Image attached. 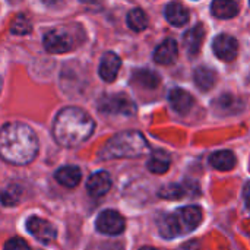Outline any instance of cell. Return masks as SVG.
<instances>
[{
    "instance_id": "obj_32",
    "label": "cell",
    "mask_w": 250,
    "mask_h": 250,
    "mask_svg": "<svg viewBox=\"0 0 250 250\" xmlns=\"http://www.w3.org/2000/svg\"><path fill=\"white\" fill-rule=\"evenodd\" d=\"M0 88H1V79H0Z\"/></svg>"
},
{
    "instance_id": "obj_6",
    "label": "cell",
    "mask_w": 250,
    "mask_h": 250,
    "mask_svg": "<svg viewBox=\"0 0 250 250\" xmlns=\"http://www.w3.org/2000/svg\"><path fill=\"white\" fill-rule=\"evenodd\" d=\"M95 227L103 234L117 236V234L123 233V230H125V218L119 212L107 209L98 215V218L95 221Z\"/></svg>"
},
{
    "instance_id": "obj_4",
    "label": "cell",
    "mask_w": 250,
    "mask_h": 250,
    "mask_svg": "<svg viewBox=\"0 0 250 250\" xmlns=\"http://www.w3.org/2000/svg\"><path fill=\"white\" fill-rule=\"evenodd\" d=\"M98 108L100 111L107 114H123V116H132L136 111L135 103L125 94L103 97L98 103Z\"/></svg>"
},
{
    "instance_id": "obj_25",
    "label": "cell",
    "mask_w": 250,
    "mask_h": 250,
    "mask_svg": "<svg viewBox=\"0 0 250 250\" xmlns=\"http://www.w3.org/2000/svg\"><path fill=\"white\" fill-rule=\"evenodd\" d=\"M160 198L163 199H170V201H176V199H180L185 196V189L180 186V185H176V183H171V185H166L164 188L160 189L158 192Z\"/></svg>"
},
{
    "instance_id": "obj_31",
    "label": "cell",
    "mask_w": 250,
    "mask_h": 250,
    "mask_svg": "<svg viewBox=\"0 0 250 250\" xmlns=\"http://www.w3.org/2000/svg\"><path fill=\"white\" fill-rule=\"evenodd\" d=\"M141 250H157V249H154V248H142Z\"/></svg>"
},
{
    "instance_id": "obj_5",
    "label": "cell",
    "mask_w": 250,
    "mask_h": 250,
    "mask_svg": "<svg viewBox=\"0 0 250 250\" xmlns=\"http://www.w3.org/2000/svg\"><path fill=\"white\" fill-rule=\"evenodd\" d=\"M42 42H44V48L53 54L67 53L73 48V40H72L70 34L67 31H63V29L48 31L44 35Z\"/></svg>"
},
{
    "instance_id": "obj_28",
    "label": "cell",
    "mask_w": 250,
    "mask_h": 250,
    "mask_svg": "<svg viewBox=\"0 0 250 250\" xmlns=\"http://www.w3.org/2000/svg\"><path fill=\"white\" fill-rule=\"evenodd\" d=\"M239 104V101L234 98V97H231V95H224V97H221L220 100H218V107L220 108H223V110H233V105L236 107Z\"/></svg>"
},
{
    "instance_id": "obj_3",
    "label": "cell",
    "mask_w": 250,
    "mask_h": 250,
    "mask_svg": "<svg viewBox=\"0 0 250 250\" xmlns=\"http://www.w3.org/2000/svg\"><path fill=\"white\" fill-rule=\"evenodd\" d=\"M149 149L146 139L142 133L130 130L113 136L104 146V158H138Z\"/></svg>"
},
{
    "instance_id": "obj_12",
    "label": "cell",
    "mask_w": 250,
    "mask_h": 250,
    "mask_svg": "<svg viewBox=\"0 0 250 250\" xmlns=\"http://www.w3.org/2000/svg\"><path fill=\"white\" fill-rule=\"evenodd\" d=\"M168 103L171 105V108L179 113V114H188L193 105V97L180 88H174L170 91L168 94Z\"/></svg>"
},
{
    "instance_id": "obj_21",
    "label": "cell",
    "mask_w": 250,
    "mask_h": 250,
    "mask_svg": "<svg viewBox=\"0 0 250 250\" xmlns=\"http://www.w3.org/2000/svg\"><path fill=\"white\" fill-rule=\"evenodd\" d=\"M133 82H136L144 88L154 89L160 85V76L149 69H141L133 73Z\"/></svg>"
},
{
    "instance_id": "obj_7",
    "label": "cell",
    "mask_w": 250,
    "mask_h": 250,
    "mask_svg": "<svg viewBox=\"0 0 250 250\" xmlns=\"http://www.w3.org/2000/svg\"><path fill=\"white\" fill-rule=\"evenodd\" d=\"M176 221L180 230V234H188L198 229L202 223V211L198 207H185L176 214Z\"/></svg>"
},
{
    "instance_id": "obj_10",
    "label": "cell",
    "mask_w": 250,
    "mask_h": 250,
    "mask_svg": "<svg viewBox=\"0 0 250 250\" xmlns=\"http://www.w3.org/2000/svg\"><path fill=\"white\" fill-rule=\"evenodd\" d=\"M120 66H122L120 57L113 51H107L103 56L101 63H100V69H98L101 79L105 82H113L119 75Z\"/></svg>"
},
{
    "instance_id": "obj_15",
    "label": "cell",
    "mask_w": 250,
    "mask_h": 250,
    "mask_svg": "<svg viewBox=\"0 0 250 250\" xmlns=\"http://www.w3.org/2000/svg\"><path fill=\"white\" fill-rule=\"evenodd\" d=\"M54 177L59 182V185L72 189V188H76L81 183L82 173L76 166H64V167H62V168H59L56 171Z\"/></svg>"
},
{
    "instance_id": "obj_18",
    "label": "cell",
    "mask_w": 250,
    "mask_h": 250,
    "mask_svg": "<svg viewBox=\"0 0 250 250\" xmlns=\"http://www.w3.org/2000/svg\"><path fill=\"white\" fill-rule=\"evenodd\" d=\"M170 155L164 151H154L146 163V167L151 173L155 174H164L168 168H170Z\"/></svg>"
},
{
    "instance_id": "obj_30",
    "label": "cell",
    "mask_w": 250,
    "mask_h": 250,
    "mask_svg": "<svg viewBox=\"0 0 250 250\" xmlns=\"http://www.w3.org/2000/svg\"><path fill=\"white\" fill-rule=\"evenodd\" d=\"M44 4H47V6H54V4H57V3H60L62 0H41Z\"/></svg>"
},
{
    "instance_id": "obj_29",
    "label": "cell",
    "mask_w": 250,
    "mask_h": 250,
    "mask_svg": "<svg viewBox=\"0 0 250 250\" xmlns=\"http://www.w3.org/2000/svg\"><path fill=\"white\" fill-rule=\"evenodd\" d=\"M243 199H245L246 208L250 211V182L245 186V189H243Z\"/></svg>"
},
{
    "instance_id": "obj_9",
    "label": "cell",
    "mask_w": 250,
    "mask_h": 250,
    "mask_svg": "<svg viewBox=\"0 0 250 250\" xmlns=\"http://www.w3.org/2000/svg\"><path fill=\"white\" fill-rule=\"evenodd\" d=\"M214 53L215 56L223 60V62H231L236 59L237 53H239V42L234 37L227 35V34H221L214 40Z\"/></svg>"
},
{
    "instance_id": "obj_11",
    "label": "cell",
    "mask_w": 250,
    "mask_h": 250,
    "mask_svg": "<svg viewBox=\"0 0 250 250\" xmlns=\"http://www.w3.org/2000/svg\"><path fill=\"white\" fill-rule=\"evenodd\" d=\"M110 188H111V177L107 171H97L86 182V189L89 195L95 198L104 196L110 190Z\"/></svg>"
},
{
    "instance_id": "obj_24",
    "label": "cell",
    "mask_w": 250,
    "mask_h": 250,
    "mask_svg": "<svg viewBox=\"0 0 250 250\" xmlns=\"http://www.w3.org/2000/svg\"><path fill=\"white\" fill-rule=\"evenodd\" d=\"M31 31H32L31 21L25 15L15 16V19L12 21V25H10V32L12 34H15V35H28Z\"/></svg>"
},
{
    "instance_id": "obj_13",
    "label": "cell",
    "mask_w": 250,
    "mask_h": 250,
    "mask_svg": "<svg viewBox=\"0 0 250 250\" xmlns=\"http://www.w3.org/2000/svg\"><path fill=\"white\" fill-rule=\"evenodd\" d=\"M179 48L177 42L171 38L164 40L154 51V60L158 64H171L177 60Z\"/></svg>"
},
{
    "instance_id": "obj_19",
    "label": "cell",
    "mask_w": 250,
    "mask_h": 250,
    "mask_svg": "<svg viewBox=\"0 0 250 250\" xmlns=\"http://www.w3.org/2000/svg\"><path fill=\"white\" fill-rule=\"evenodd\" d=\"M209 164L221 171H229L236 166V157L231 151H217L209 157Z\"/></svg>"
},
{
    "instance_id": "obj_27",
    "label": "cell",
    "mask_w": 250,
    "mask_h": 250,
    "mask_svg": "<svg viewBox=\"0 0 250 250\" xmlns=\"http://www.w3.org/2000/svg\"><path fill=\"white\" fill-rule=\"evenodd\" d=\"M3 250H29V246L25 240L22 239H10L6 245H4V249Z\"/></svg>"
},
{
    "instance_id": "obj_17",
    "label": "cell",
    "mask_w": 250,
    "mask_h": 250,
    "mask_svg": "<svg viewBox=\"0 0 250 250\" xmlns=\"http://www.w3.org/2000/svg\"><path fill=\"white\" fill-rule=\"evenodd\" d=\"M211 10L212 15L220 19H230L239 13V4L234 0H214Z\"/></svg>"
},
{
    "instance_id": "obj_14",
    "label": "cell",
    "mask_w": 250,
    "mask_h": 250,
    "mask_svg": "<svg viewBox=\"0 0 250 250\" xmlns=\"http://www.w3.org/2000/svg\"><path fill=\"white\" fill-rule=\"evenodd\" d=\"M204 38H205V29L201 23H198L196 26H193L185 34L183 44L189 56H196L199 53Z\"/></svg>"
},
{
    "instance_id": "obj_26",
    "label": "cell",
    "mask_w": 250,
    "mask_h": 250,
    "mask_svg": "<svg viewBox=\"0 0 250 250\" xmlns=\"http://www.w3.org/2000/svg\"><path fill=\"white\" fill-rule=\"evenodd\" d=\"M19 196H21V190L18 188H10L7 190H4L0 196V201L3 205L6 207H10V205H16L18 201H19Z\"/></svg>"
},
{
    "instance_id": "obj_20",
    "label": "cell",
    "mask_w": 250,
    "mask_h": 250,
    "mask_svg": "<svg viewBox=\"0 0 250 250\" xmlns=\"http://www.w3.org/2000/svg\"><path fill=\"white\" fill-rule=\"evenodd\" d=\"M193 78H195L196 86L201 91H209L215 85V79H217L215 72L211 70L209 67H205V66L196 67V70L193 73Z\"/></svg>"
},
{
    "instance_id": "obj_16",
    "label": "cell",
    "mask_w": 250,
    "mask_h": 250,
    "mask_svg": "<svg viewBox=\"0 0 250 250\" xmlns=\"http://www.w3.org/2000/svg\"><path fill=\"white\" fill-rule=\"evenodd\" d=\"M166 18L167 21L174 25V26H182L185 23H188L189 21V12L188 9L179 3V1H171L166 6Z\"/></svg>"
},
{
    "instance_id": "obj_1",
    "label": "cell",
    "mask_w": 250,
    "mask_h": 250,
    "mask_svg": "<svg viewBox=\"0 0 250 250\" xmlns=\"http://www.w3.org/2000/svg\"><path fill=\"white\" fill-rule=\"evenodd\" d=\"M38 154V139L23 123H7L0 129V158L9 164H29Z\"/></svg>"
},
{
    "instance_id": "obj_2",
    "label": "cell",
    "mask_w": 250,
    "mask_h": 250,
    "mask_svg": "<svg viewBox=\"0 0 250 250\" xmlns=\"http://www.w3.org/2000/svg\"><path fill=\"white\" fill-rule=\"evenodd\" d=\"M95 123L91 116L78 107H66L54 119L53 135L63 146H78L94 133Z\"/></svg>"
},
{
    "instance_id": "obj_22",
    "label": "cell",
    "mask_w": 250,
    "mask_h": 250,
    "mask_svg": "<svg viewBox=\"0 0 250 250\" xmlns=\"http://www.w3.org/2000/svg\"><path fill=\"white\" fill-rule=\"evenodd\" d=\"M158 230H160V234L164 237V239H174L177 236H180V230H179V226H177V221H176V217L174 214L173 215H166L160 220V224H158Z\"/></svg>"
},
{
    "instance_id": "obj_8",
    "label": "cell",
    "mask_w": 250,
    "mask_h": 250,
    "mask_svg": "<svg viewBox=\"0 0 250 250\" xmlns=\"http://www.w3.org/2000/svg\"><path fill=\"white\" fill-rule=\"evenodd\" d=\"M26 230L31 236H34L41 243H51L57 236L54 226L51 223L40 218V217L28 218L26 220Z\"/></svg>"
},
{
    "instance_id": "obj_23",
    "label": "cell",
    "mask_w": 250,
    "mask_h": 250,
    "mask_svg": "<svg viewBox=\"0 0 250 250\" xmlns=\"http://www.w3.org/2000/svg\"><path fill=\"white\" fill-rule=\"evenodd\" d=\"M127 25L130 29L139 32V31H144L146 26H148V16L146 13L136 7V9H132L129 13H127Z\"/></svg>"
}]
</instances>
